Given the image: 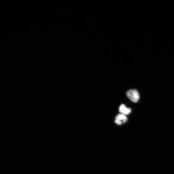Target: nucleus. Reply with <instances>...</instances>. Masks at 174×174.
Returning <instances> with one entry per match:
<instances>
[{"mask_svg": "<svg viewBox=\"0 0 174 174\" xmlns=\"http://www.w3.org/2000/svg\"><path fill=\"white\" fill-rule=\"evenodd\" d=\"M127 96L128 98L134 103H137L140 99V95L136 89H130L127 92Z\"/></svg>", "mask_w": 174, "mask_h": 174, "instance_id": "1", "label": "nucleus"}, {"mask_svg": "<svg viewBox=\"0 0 174 174\" xmlns=\"http://www.w3.org/2000/svg\"><path fill=\"white\" fill-rule=\"evenodd\" d=\"M126 115L120 113L117 115L115 119V123L117 125H120L123 123H126L127 121Z\"/></svg>", "mask_w": 174, "mask_h": 174, "instance_id": "2", "label": "nucleus"}, {"mask_svg": "<svg viewBox=\"0 0 174 174\" xmlns=\"http://www.w3.org/2000/svg\"><path fill=\"white\" fill-rule=\"evenodd\" d=\"M131 111V109L127 108L124 104L121 105L119 107V112L125 115H129Z\"/></svg>", "mask_w": 174, "mask_h": 174, "instance_id": "3", "label": "nucleus"}]
</instances>
